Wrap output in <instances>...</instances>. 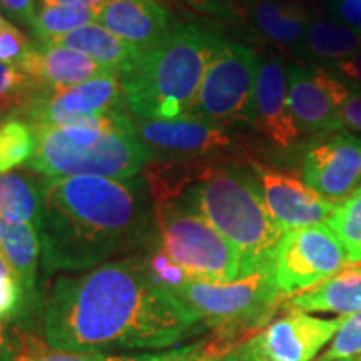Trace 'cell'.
I'll return each instance as SVG.
<instances>
[{
  "label": "cell",
  "mask_w": 361,
  "mask_h": 361,
  "mask_svg": "<svg viewBox=\"0 0 361 361\" xmlns=\"http://www.w3.org/2000/svg\"><path fill=\"white\" fill-rule=\"evenodd\" d=\"M35 134L37 147L27 166L49 179L71 176L133 179L152 157L151 149L135 133L133 117L123 111L59 128H37Z\"/></svg>",
  "instance_id": "obj_4"
},
{
  "label": "cell",
  "mask_w": 361,
  "mask_h": 361,
  "mask_svg": "<svg viewBox=\"0 0 361 361\" xmlns=\"http://www.w3.org/2000/svg\"><path fill=\"white\" fill-rule=\"evenodd\" d=\"M96 13L97 11L89 7L44 4L37 11L30 30L40 44H52L80 27L96 22Z\"/></svg>",
  "instance_id": "obj_25"
},
{
  "label": "cell",
  "mask_w": 361,
  "mask_h": 361,
  "mask_svg": "<svg viewBox=\"0 0 361 361\" xmlns=\"http://www.w3.org/2000/svg\"><path fill=\"white\" fill-rule=\"evenodd\" d=\"M0 11L16 24L32 29L39 8L35 0H0Z\"/></svg>",
  "instance_id": "obj_34"
},
{
  "label": "cell",
  "mask_w": 361,
  "mask_h": 361,
  "mask_svg": "<svg viewBox=\"0 0 361 361\" xmlns=\"http://www.w3.org/2000/svg\"><path fill=\"white\" fill-rule=\"evenodd\" d=\"M179 200L231 243L241 258V278L273 269L284 231L271 218L252 169L213 166L184 189Z\"/></svg>",
  "instance_id": "obj_5"
},
{
  "label": "cell",
  "mask_w": 361,
  "mask_h": 361,
  "mask_svg": "<svg viewBox=\"0 0 361 361\" xmlns=\"http://www.w3.org/2000/svg\"><path fill=\"white\" fill-rule=\"evenodd\" d=\"M361 51V32L335 19L314 17L306 30L301 54L324 62H341Z\"/></svg>",
  "instance_id": "obj_24"
},
{
  "label": "cell",
  "mask_w": 361,
  "mask_h": 361,
  "mask_svg": "<svg viewBox=\"0 0 361 361\" xmlns=\"http://www.w3.org/2000/svg\"><path fill=\"white\" fill-rule=\"evenodd\" d=\"M207 350H209L207 340H197L186 346H176V348L162 350L159 353L142 355L139 361H200Z\"/></svg>",
  "instance_id": "obj_32"
},
{
  "label": "cell",
  "mask_w": 361,
  "mask_h": 361,
  "mask_svg": "<svg viewBox=\"0 0 361 361\" xmlns=\"http://www.w3.org/2000/svg\"><path fill=\"white\" fill-rule=\"evenodd\" d=\"M200 361H246L245 356L239 353L236 346L228 351H206V355L202 356Z\"/></svg>",
  "instance_id": "obj_38"
},
{
  "label": "cell",
  "mask_w": 361,
  "mask_h": 361,
  "mask_svg": "<svg viewBox=\"0 0 361 361\" xmlns=\"http://www.w3.org/2000/svg\"><path fill=\"white\" fill-rule=\"evenodd\" d=\"M6 19H4V16H2V12H0V29H2V27H4V24H6Z\"/></svg>",
  "instance_id": "obj_41"
},
{
  "label": "cell",
  "mask_w": 361,
  "mask_h": 361,
  "mask_svg": "<svg viewBox=\"0 0 361 361\" xmlns=\"http://www.w3.org/2000/svg\"><path fill=\"white\" fill-rule=\"evenodd\" d=\"M32 49L34 42H30L20 32L19 27H16L8 20L4 24L0 29V62L2 64L22 71Z\"/></svg>",
  "instance_id": "obj_31"
},
{
  "label": "cell",
  "mask_w": 361,
  "mask_h": 361,
  "mask_svg": "<svg viewBox=\"0 0 361 361\" xmlns=\"http://www.w3.org/2000/svg\"><path fill=\"white\" fill-rule=\"evenodd\" d=\"M6 278H16V274H13L11 266L7 264V261L4 259V256L0 255V279H6Z\"/></svg>",
  "instance_id": "obj_40"
},
{
  "label": "cell",
  "mask_w": 361,
  "mask_h": 361,
  "mask_svg": "<svg viewBox=\"0 0 361 361\" xmlns=\"http://www.w3.org/2000/svg\"><path fill=\"white\" fill-rule=\"evenodd\" d=\"M341 326L335 319L288 310L236 346L246 361H313Z\"/></svg>",
  "instance_id": "obj_10"
},
{
  "label": "cell",
  "mask_w": 361,
  "mask_h": 361,
  "mask_svg": "<svg viewBox=\"0 0 361 361\" xmlns=\"http://www.w3.org/2000/svg\"><path fill=\"white\" fill-rule=\"evenodd\" d=\"M124 90L117 75L85 80L64 89L40 90L25 107L27 123L37 128H59L89 117L121 111Z\"/></svg>",
  "instance_id": "obj_11"
},
{
  "label": "cell",
  "mask_w": 361,
  "mask_h": 361,
  "mask_svg": "<svg viewBox=\"0 0 361 361\" xmlns=\"http://www.w3.org/2000/svg\"><path fill=\"white\" fill-rule=\"evenodd\" d=\"M45 4H54V6H78V7H89L97 11L106 0H44Z\"/></svg>",
  "instance_id": "obj_39"
},
{
  "label": "cell",
  "mask_w": 361,
  "mask_h": 361,
  "mask_svg": "<svg viewBox=\"0 0 361 361\" xmlns=\"http://www.w3.org/2000/svg\"><path fill=\"white\" fill-rule=\"evenodd\" d=\"M252 126L279 147H290L301 137L288 102V67L274 54L259 57Z\"/></svg>",
  "instance_id": "obj_15"
},
{
  "label": "cell",
  "mask_w": 361,
  "mask_h": 361,
  "mask_svg": "<svg viewBox=\"0 0 361 361\" xmlns=\"http://www.w3.org/2000/svg\"><path fill=\"white\" fill-rule=\"evenodd\" d=\"M258 66L259 56L251 47L221 37L189 117L221 128L252 124Z\"/></svg>",
  "instance_id": "obj_8"
},
{
  "label": "cell",
  "mask_w": 361,
  "mask_h": 361,
  "mask_svg": "<svg viewBox=\"0 0 361 361\" xmlns=\"http://www.w3.org/2000/svg\"><path fill=\"white\" fill-rule=\"evenodd\" d=\"M156 281L146 255L62 273L42 310V338L67 353L169 350L204 331Z\"/></svg>",
  "instance_id": "obj_1"
},
{
  "label": "cell",
  "mask_w": 361,
  "mask_h": 361,
  "mask_svg": "<svg viewBox=\"0 0 361 361\" xmlns=\"http://www.w3.org/2000/svg\"><path fill=\"white\" fill-rule=\"evenodd\" d=\"M340 361H360V360L356 358V360H340Z\"/></svg>",
  "instance_id": "obj_44"
},
{
  "label": "cell",
  "mask_w": 361,
  "mask_h": 361,
  "mask_svg": "<svg viewBox=\"0 0 361 361\" xmlns=\"http://www.w3.org/2000/svg\"><path fill=\"white\" fill-rule=\"evenodd\" d=\"M39 236L45 276L147 255L161 245L146 178H44Z\"/></svg>",
  "instance_id": "obj_2"
},
{
  "label": "cell",
  "mask_w": 361,
  "mask_h": 361,
  "mask_svg": "<svg viewBox=\"0 0 361 361\" xmlns=\"http://www.w3.org/2000/svg\"><path fill=\"white\" fill-rule=\"evenodd\" d=\"M0 255L20 283L27 308L32 314L40 306L37 269L42 263V246L39 231L32 224L16 223L0 214Z\"/></svg>",
  "instance_id": "obj_20"
},
{
  "label": "cell",
  "mask_w": 361,
  "mask_h": 361,
  "mask_svg": "<svg viewBox=\"0 0 361 361\" xmlns=\"http://www.w3.org/2000/svg\"><path fill=\"white\" fill-rule=\"evenodd\" d=\"M251 169L271 218L284 233L326 224L336 211L335 204L295 174L261 164H252Z\"/></svg>",
  "instance_id": "obj_13"
},
{
  "label": "cell",
  "mask_w": 361,
  "mask_h": 361,
  "mask_svg": "<svg viewBox=\"0 0 361 361\" xmlns=\"http://www.w3.org/2000/svg\"><path fill=\"white\" fill-rule=\"evenodd\" d=\"M139 139L161 154L176 157H207L221 154L233 147V137L226 128L207 121H152L133 117Z\"/></svg>",
  "instance_id": "obj_14"
},
{
  "label": "cell",
  "mask_w": 361,
  "mask_h": 361,
  "mask_svg": "<svg viewBox=\"0 0 361 361\" xmlns=\"http://www.w3.org/2000/svg\"><path fill=\"white\" fill-rule=\"evenodd\" d=\"M329 79L331 74L322 67L288 66V102L301 134L326 135L343 128Z\"/></svg>",
  "instance_id": "obj_16"
},
{
  "label": "cell",
  "mask_w": 361,
  "mask_h": 361,
  "mask_svg": "<svg viewBox=\"0 0 361 361\" xmlns=\"http://www.w3.org/2000/svg\"><path fill=\"white\" fill-rule=\"evenodd\" d=\"M44 213V176L32 169L0 174V214L39 231Z\"/></svg>",
  "instance_id": "obj_23"
},
{
  "label": "cell",
  "mask_w": 361,
  "mask_h": 361,
  "mask_svg": "<svg viewBox=\"0 0 361 361\" xmlns=\"http://www.w3.org/2000/svg\"><path fill=\"white\" fill-rule=\"evenodd\" d=\"M284 306L303 313H336L340 316L360 313L361 263L346 264L316 286L288 298Z\"/></svg>",
  "instance_id": "obj_21"
},
{
  "label": "cell",
  "mask_w": 361,
  "mask_h": 361,
  "mask_svg": "<svg viewBox=\"0 0 361 361\" xmlns=\"http://www.w3.org/2000/svg\"><path fill=\"white\" fill-rule=\"evenodd\" d=\"M328 12L335 20L361 32V0H328Z\"/></svg>",
  "instance_id": "obj_35"
},
{
  "label": "cell",
  "mask_w": 361,
  "mask_h": 361,
  "mask_svg": "<svg viewBox=\"0 0 361 361\" xmlns=\"http://www.w3.org/2000/svg\"><path fill=\"white\" fill-rule=\"evenodd\" d=\"M206 329L221 340L263 329L278 306L286 300L273 269H263L233 283L216 284L184 279L166 290Z\"/></svg>",
  "instance_id": "obj_6"
},
{
  "label": "cell",
  "mask_w": 361,
  "mask_h": 361,
  "mask_svg": "<svg viewBox=\"0 0 361 361\" xmlns=\"http://www.w3.org/2000/svg\"><path fill=\"white\" fill-rule=\"evenodd\" d=\"M350 263L348 251L328 224L284 233L273 261L279 291L290 298L316 286Z\"/></svg>",
  "instance_id": "obj_9"
},
{
  "label": "cell",
  "mask_w": 361,
  "mask_h": 361,
  "mask_svg": "<svg viewBox=\"0 0 361 361\" xmlns=\"http://www.w3.org/2000/svg\"><path fill=\"white\" fill-rule=\"evenodd\" d=\"M4 116H6V114H4V112L2 111H0V128H2V121H4Z\"/></svg>",
  "instance_id": "obj_42"
},
{
  "label": "cell",
  "mask_w": 361,
  "mask_h": 361,
  "mask_svg": "<svg viewBox=\"0 0 361 361\" xmlns=\"http://www.w3.org/2000/svg\"><path fill=\"white\" fill-rule=\"evenodd\" d=\"M303 180L323 200L340 206L361 188V139L331 133L303 156Z\"/></svg>",
  "instance_id": "obj_12"
},
{
  "label": "cell",
  "mask_w": 361,
  "mask_h": 361,
  "mask_svg": "<svg viewBox=\"0 0 361 361\" xmlns=\"http://www.w3.org/2000/svg\"><path fill=\"white\" fill-rule=\"evenodd\" d=\"M358 360H360V361H361V356H360V358H358Z\"/></svg>",
  "instance_id": "obj_45"
},
{
  "label": "cell",
  "mask_w": 361,
  "mask_h": 361,
  "mask_svg": "<svg viewBox=\"0 0 361 361\" xmlns=\"http://www.w3.org/2000/svg\"><path fill=\"white\" fill-rule=\"evenodd\" d=\"M52 44L64 45V47L85 54L101 66L111 69L117 78L133 69L142 56L133 45L104 29L97 22H90Z\"/></svg>",
  "instance_id": "obj_22"
},
{
  "label": "cell",
  "mask_w": 361,
  "mask_h": 361,
  "mask_svg": "<svg viewBox=\"0 0 361 361\" xmlns=\"http://www.w3.org/2000/svg\"><path fill=\"white\" fill-rule=\"evenodd\" d=\"M293 2H300V4H303V2H308V0H293Z\"/></svg>",
  "instance_id": "obj_43"
},
{
  "label": "cell",
  "mask_w": 361,
  "mask_h": 361,
  "mask_svg": "<svg viewBox=\"0 0 361 361\" xmlns=\"http://www.w3.org/2000/svg\"><path fill=\"white\" fill-rule=\"evenodd\" d=\"M336 69L340 71V74L346 80L361 87V51L356 52L355 56L345 59V61L338 62Z\"/></svg>",
  "instance_id": "obj_37"
},
{
  "label": "cell",
  "mask_w": 361,
  "mask_h": 361,
  "mask_svg": "<svg viewBox=\"0 0 361 361\" xmlns=\"http://www.w3.org/2000/svg\"><path fill=\"white\" fill-rule=\"evenodd\" d=\"M219 39L196 22H174L169 34L119 78L133 114L152 121L188 119Z\"/></svg>",
  "instance_id": "obj_3"
},
{
  "label": "cell",
  "mask_w": 361,
  "mask_h": 361,
  "mask_svg": "<svg viewBox=\"0 0 361 361\" xmlns=\"http://www.w3.org/2000/svg\"><path fill=\"white\" fill-rule=\"evenodd\" d=\"M326 224L346 247L350 263H361V188L336 206Z\"/></svg>",
  "instance_id": "obj_27"
},
{
  "label": "cell",
  "mask_w": 361,
  "mask_h": 361,
  "mask_svg": "<svg viewBox=\"0 0 361 361\" xmlns=\"http://www.w3.org/2000/svg\"><path fill=\"white\" fill-rule=\"evenodd\" d=\"M22 72L29 74L42 90L64 89L85 80L116 75L85 54L57 44H34Z\"/></svg>",
  "instance_id": "obj_18"
},
{
  "label": "cell",
  "mask_w": 361,
  "mask_h": 361,
  "mask_svg": "<svg viewBox=\"0 0 361 361\" xmlns=\"http://www.w3.org/2000/svg\"><path fill=\"white\" fill-rule=\"evenodd\" d=\"M96 22L139 54L154 49L174 25L159 0H106L97 8Z\"/></svg>",
  "instance_id": "obj_17"
},
{
  "label": "cell",
  "mask_w": 361,
  "mask_h": 361,
  "mask_svg": "<svg viewBox=\"0 0 361 361\" xmlns=\"http://www.w3.org/2000/svg\"><path fill=\"white\" fill-rule=\"evenodd\" d=\"M361 356V311L341 316V326L329 341L328 350L314 361L356 360Z\"/></svg>",
  "instance_id": "obj_29"
},
{
  "label": "cell",
  "mask_w": 361,
  "mask_h": 361,
  "mask_svg": "<svg viewBox=\"0 0 361 361\" xmlns=\"http://www.w3.org/2000/svg\"><path fill=\"white\" fill-rule=\"evenodd\" d=\"M161 247L189 278L233 283L241 278V258L231 243L179 197L156 204Z\"/></svg>",
  "instance_id": "obj_7"
},
{
  "label": "cell",
  "mask_w": 361,
  "mask_h": 361,
  "mask_svg": "<svg viewBox=\"0 0 361 361\" xmlns=\"http://www.w3.org/2000/svg\"><path fill=\"white\" fill-rule=\"evenodd\" d=\"M40 90L42 89L29 74L0 62V111L4 114L25 111Z\"/></svg>",
  "instance_id": "obj_28"
},
{
  "label": "cell",
  "mask_w": 361,
  "mask_h": 361,
  "mask_svg": "<svg viewBox=\"0 0 361 361\" xmlns=\"http://www.w3.org/2000/svg\"><path fill=\"white\" fill-rule=\"evenodd\" d=\"M37 147L34 126L19 117H11L0 128V174L8 173L32 159Z\"/></svg>",
  "instance_id": "obj_26"
},
{
  "label": "cell",
  "mask_w": 361,
  "mask_h": 361,
  "mask_svg": "<svg viewBox=\"0 0 361 361\" xmlns=\"http://www.w3.org/2000/svg\"><path fill=\"white\" fill-rule=\"evenodd\" d=\"M243 19L268 42L301 52L306 30L314 19L305 4L293 0H241Z\"/></svg>",
  "instance_id": "obj_19"
},
{
  "label": "cell",
  "mask_w": 361,
  "mask_h": 361,
  "mask_svg": "<svg viewBox=\"0 0 361 361\" xmlns=\"http://www.w3.org/2000/svg\"><path fill=\"white\" fill-rule=\"evenodd\" d=\"M24 341L8 328L7 322L0 319V361H19Z\"/></svg>",
  "instance_id": "obj_36"
},
{
  "label": "cell",
  "mask_w": 361,
  "mask_h": 361,
  "mask_svg": "<svg viewBox=\"0 0 361 361\" xmlns=\"http://www.w3.org/2000/svg\"><path fill=\"white\" fill-rule=\"evenodd\" d=\"M142 356V355H141ZM135 355H104V353H67L45 346H35L34 341H24L19 361H139Z\"/></svg>",
  "instance_id": "obj_30"
},
{
  "label": "cell",
  "mask_w": 361,
  "mask_h": 361,
  "mask_svg": "<svg viewBox=\"0 0 361 361\" xmlns=\"http://www.w3.org/2000/svg\"><path fill=\"white\" fill-rule=\"evenodd\" d=\"M338 117L343 128L361 134V90H351L338 106Z\"/></svg>",
  "instance_id": "obj_33"
}]
</instances>
